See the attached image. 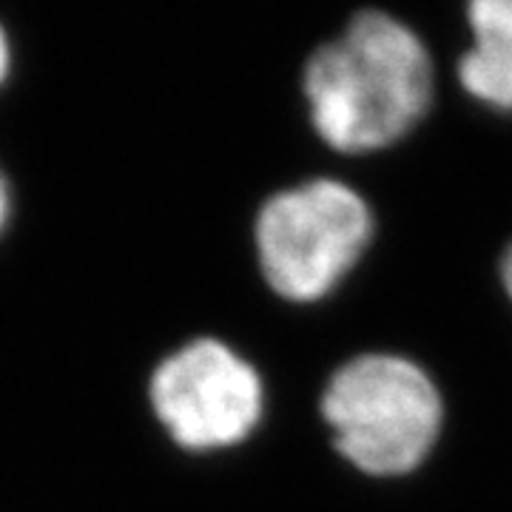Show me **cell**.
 Returning a JSON list of instances; mask_svg holds the SVG:
<instances>
[{"mask_svg":"<svg viewBox=\"0 0 512 512\" xmlns=\"http://www.w3.org/2000/svg\"><path fill=\"white\" fill-rule=\"evenodd\" d=\"M501 276H504V288H507V293H510V299H512V245H510V251H507V256H504Z\"/></svg>","mask_w":512,"mask_h":512,"instance_id":"cell-9","label":"cell"},{"mask_svg":"<svg viewBox=\"0 0 512 512\" xmlns=\"http://www.w3.org/2000/svg\"><path fill=\"white\" fill-rule=\"evenodd\" d=\"M9 214H12V191H9V183H6L3 171H0V234L9 225Z\"/></svg>","mask_w":512,"mask_h":512,"instance_id":"cell-7","label":"cell"},{"mask_svg":"<svg viewBox=\"0 0 512 512\" xmlns=\"http://www.w3.org/2000/svg\"><path fill=\"white\" fill-rule=\"evenodd\" d=\"M367 202L336 180L279 191L256 217V254L268 285L291 302H316L365 254Z\"/></svg>","mask_w":512,"mask_h":512,"instance_id":"cell-3","label":"cell"},{"mask_svg":"<svg viewBox=\"0 0 512 512\" xmlns=\"http://www.w3.org/2000/svg\"><path fill=\"white\" fill-rule=\"evenodd\" d=\"M458 77L473 97L495 109L512 111V55L495 46L473 43V49L458 63Z\"/></svg>","mask_w":512,"mask_h":512,"instance_id":"cell-5","label":"cell"},{"mask_svg":"<svg viewBox=\"0 0 512 512\" xmlns=\"http://www.w3.org/2000/svg\"><path fill=\"white\" fill-rule=\"evenodd\" d=\"M313 128L336 151L362 154L404 137L430 109L433 63L416 32L362 12L305 66Z\"/></svg>","mask_w":512,"mask_h":512,"instance_id":"cell-1","label":"cell"},{"mask_svg":"<svg viewBox=\"0 0 512 512\" xmlns=\"http://www.w3.org/2000/svg\"><path fill=\"white\" fill-rule=\"evenodd\" d=\"M467 15L476 43L512 55V0H476Z\"/></svg>","mask_w":512,"mask_h":512,"instance_id":"cell-6","label":"cell"},{"mask_svg":"<svg viewBox=\"0 0 512 512\" xmlns=\"http://www.w3.org/2000/svg\"><path fill=\"white\" fill-rule=\"evenodd\" d=\"M148 396L154 416L183 450L211 453L245 441L262 419V379L217 339H197L157 365Z\"/></svg>","mask_w":512,"mask_h":512,"instance_id":"cell-4","label":"cell"},{"mask_svg":"<svg viewBox=\"0 0 512 512\" xmlns=\"http://www.w3.org/2000/svg\"><path fill=\"white\" fill-rule=\"evenodd\" d=\"M441 399L416 362L365 353L325 387L322 416L336 450L370 476H404L430 456L441 430Z\"/></svg>","mask_w":512,"mask_h":512,"instance_id":"cell-2","label":"cell"},{"mask_svg":"<svg viewBox=\"0 0 512 512\" xmlns=\"http://www.w3.org/2000/svg\"><path fill=\"white\" fill-rule=\"evenodd\" d=\"M9 72H12V49H9L6 29H3V23H0V86L6 83Z\"/></svg>","mask_w":512,"mask_h":512,"instance_id":"cell-8","label":"cell"}]
</instances>
